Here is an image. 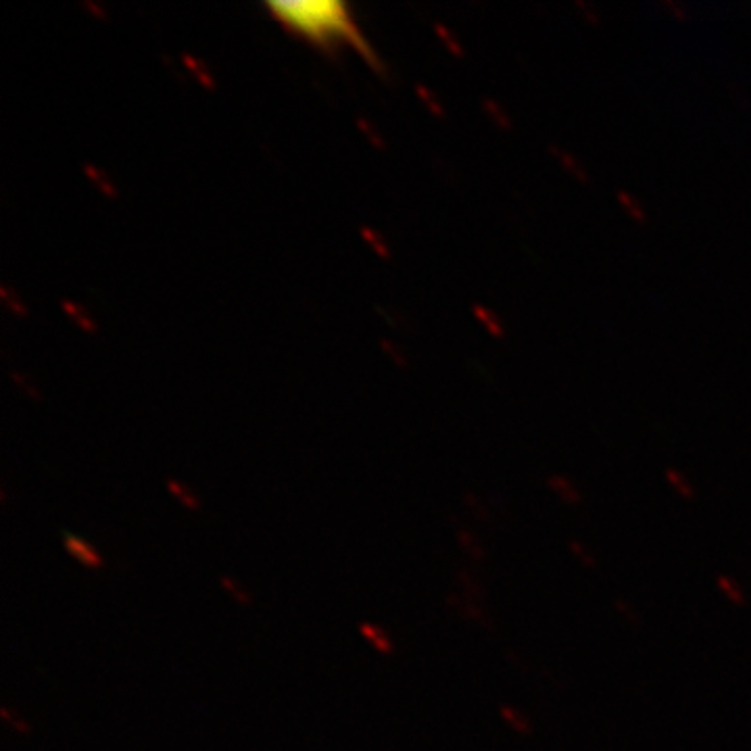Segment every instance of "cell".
Here are the masks:
<instances>
[{
    "mask_svg": "<svg viewBox=\"0 0 751 751\" xmlns=\"http://www.w3.org/2000/svg\"><path fill=\"white\" fill-rule=\"evenodd\" d=\"M272 15L288 30L319 42L338 44L346 42L363 48L359 30L348 13V7L336 0H301V3H272Z\"/></svg>",
    "mask_w": 751,
    "mask_h": 751,
    "instance_id": "obj_1",
    "label": "cell"
},
{
    "mask_svg": "<svg viewBox=\"0 0 751 751\" xmlns=\"http://www.w3.org/2000/svg\"><path fill=\"white\" fill-rule=\"evenodd\" d=\"M63 545H65L67 553L71 557H76L80 563H84V566H88V568H100L103 566V557L98 555V551L90 542H86L84 538L65 532L63 534Z\"/></svg>",
    "mask_w": 751,
    "mask_h": 751,
    "instance_id": "obj_2",
    "label": "cell"
},
{
    "mask_svg": "<svg viewBox=\"0 0 751 751\" xmlns=\"http://www.w3.org/2000/svg\"><path fill=\"white\" fill-rule=\"evenodd\" d=\"M547 486H549V491H551L561 503H566V505H581L583 499H585L583 493H581V488H578L570 478H566V476L555 474V476L547 478Z\"/></svg>",
    "mask_w": 751,
    "mask_h": 751,
    "instance_id": "obj_3",
    "label": "cell"
},
{
    "mask_svg": "<svg viewBox=\"0 0 751 751\" xmlns=\"http://www.w3.org/2000/svg\"><path fill=\"white\" fill-rule=\"evenodd\" d=\"M549 152L557 159V163L563 167V169H566L570 175H574L578 182H583V184H591V173H589V169L585 167V163H581L570 150H566V148H561V146H557V144H549Z\"/></svg>",
    "mask_w": 751,
    "mask_h": 751,
    "instance_id": "obj_4",
    "label": "cell"
},
{
    "mask_svg": "<svg viewBox=\"0 0 751 751\" xmlns=\"http://www.w3.org/2000/svg\"><path fill=\"white\" fill-rule=\"evenodd\" d=\"M359 633H361V637H363L365 641L371 643V647H373L376 651H380V653H385V655H391V653L395 651V645H393L391 637H389L380 626H376V624H371V622H361V624H359Z\"/></svg>",
    "mask_w": 751,
    "mask_h": 751,
    "instance_id": "obj_5",
    "label": "cell"
},
{
    "mask_svg": "<svg viewBox=\"0 0 751 751\" xmlns=\"http://www.w3.org/2000/svg\"><path fill=\"white\" fill-rule=\"evenodd\" d=\"M716 589L720 591V595L734 608H743L747 603V593L743 589V585L739 581H734L732 576L720 574L716 578Z\"/></svg>",
    "mask_w": 751,
    "mask_h": 751,
    "instance_id": "obj_6",
    "label": "cell"
},
{
    "mask_svg": "<svg viewBox=\"0 0 751 751\" xmlns=\"http://www.w3.org/2000/svg\"><path fill=\"white\" fill-rule=\"evenodd\" d=\"M499 714H501L503 722H505L513 732L524 734V736H528V734L532 732V722H530V718H528L522 709H518V707H513V705H501V707H499Z\"/></svg>",
    "mask_w": 751,
    "mask_h": 751,
    "instance_id": "obj_7",
    "label": "cell"
},
{
    "mask_svg": "<svg viewBox=\"0 0 751 751\" xmlns=\"http://www.w3.org/2000/svg\"><path fill=\"white\" fill-rule=\"evenodd\" d=\"M474 315L478 317V321H480L495 338H503V336H505V326H503L501 317H499L495 311H491V309L484 307V305H476V307H474Z\"/></svg>",
    "mask_w": 751,
    "mask_h": 751,
    "instance_id": "obj_8",
    "label": "cell"
},
{
    "mask_svg": "<svg viewBox=\"0 0 751 751\" xmlns=\"http://www.w3.org/2000/svg\"><path fill=\"white\" fill-rule=\"evenodd\" d=\"M666 480H668V484L672 486V491L678 493L682 499H687V501L695 499V486H693V482H691L682 472H678V470H674V468H668V470H666Z\"/></svg>",
    "mask_w": 751,
    "mask_h": 751,
    "instance_id": "obj_9",
    "label": "cell"
},
{
    "mask_svg": "<svg viewBox=\"0 0 751 751\" xmlns=\"http://www.w3.org/2000/svg\"><path fill=\"white\" fill-rule=\"evenodd\" d=\"M616 197H618V203L622 205V209L628 213V218H633V220H635L637 224H641V226H645V224L649 222L647 211L643 209V205H641L633 195H628L626 191H618Z\"/></svg>",
    "mask_w": 751,
    "mask_h": 751,
    "instance_id": "obj_10",
    "label": "cell"
},
{
    "mask_svg": "<svg viewBox=\"0 0 751 751\" xmlns=\"http://www.w3.org/2000/svg\"><path fill=\"white\" fill-rule=\"evenodd\" d=\"M482 107H484V111L491 115V119H493L499 127H503V130H511V127H513V119L509 117V113H507L497 100L484 98V100H482Z\"/></svg>",
    "mask_w": 751,
    "mask_h": 751,
    "instance_id": "obj_11",
    "label": "cell"
},
{
    "mask_svg": "<svg viewBox=\"0 0 751 751\" xmlns=\"http://www.w3.org/2000/svg\"><path fill=\"white\" fill-rule=\"evenodd\" d=\"M222 589L226 591V593H230L238 603H242V606H251L253 603V597L240 587V583H236L234 578H230V576H222Z\"/></svg>",
    "mask_w": 751,
    "mask_h": 751,
    "instance_id": "obj_12",
    "label": "cell"
},
{
    "mask_svg": "<svg viewBox=\"0 0 751 751\" xmlns=\"http://www.w3.org/2000/svg\"><path fill=\"white\" fill-rule=\"evenodd\" d=\"M169 491H171L188 509H199V507H201L199 499H197L195 495H191V491H188L186 486H182V484H177V482H169Z\"/></svg>",
    "mask_w": 751,
    "mask_h": 751,
    "instance_id": "obj_13",
    "label": "cell"
},
{
    "mask_svg": "<svg viewBox=\"0 0 751 751\" xmlns=\"http://www.w3.org/2000/svg\"><path fill=\"white\" fill-rule=\"evenodd\" d=\"M570 549H572L574 557H578V559L583 561L585 568H595V566H597V557L591 553V549H589L587 545H583V542H578V540H572V542H570Z\"/></svg>",
    "mask_w": 751,
    "mask_h": 751,
    "instance_id": "obj_14",
    "label": "cell"
},
{
    "mask_svg": "<svg viewBox=\"0 0 751 751\" xmlns=\"http://www.w3.org/2000/svg\"><path fill=\"white\" fill-rule=\"evenodd\" d=\"M0 714H3V720H5L15 732H19V734H28V732H30V724H28L21 716L11 714L9 707H3V712H0Z\"/></svg>",
    "mask_w": 751,
    "mask_h": 751,
    "instance_id": "obj_15",
    "label": "cell"
},
{
    "mask_svg": "<svg viewBox=\"0 0 751 751\" xmlns=\"http://www.w3.org/2000/svg\"><path fill=\"white\" fill-rule=\"evenodd\" d=\"M576 9L583 13V17H585L591 26H601V13H599L593 5L585 3V0H576Z\"/></svg>",
    "mask_w": 751,
    "mask_h": 751,
    "instance_id": "obj_16",
    "label": "cell"
},
{
    "mask_svg": "<svg viewBox=\"0 0 751 751\" xmlns=\"http://www.w3.org/2000/svg\"><path fill=\"white\" fill-rule=\"evenodd\" d=\"M459 540H461V545L466 547V551H470V555H472L474 559H484L482 549H478V547L474 545V540H472V536H470L468 532H459Z\"/></svg>",
    "mask_w": 751,
    "mask_h": 751,
    "instance_id": "obj_17",
    "label": "cell"
},
{
    "mask_svg": "<svg viewBox=\"0 0 751 751\" xmlns=\"http://www.w3.org/2000/svg\"><path fill=\"white\" fill-rule=\"evenodd\" d=\"M662 7H664L666 11H670L676 19H687V17H689L687 7H682V5H678V3H672V0H666V3H662Z\"/></svg>",
    "mask_w": 751,
    "mask_h": 751,
    "instance_id": "obj_18",
    "label": "cell"
},
{
    "mask_svg": "<svg viewBox=\"0 0 751 751\" xmlns=\"http://www.w3.org/2000/svg\"><path fill=\"white\" fill-rule=\"evenodd\" d=\"M616 610H618V612H622L624 616H628V620H630V622H635V620L639 622V618H641V616L637 614V610H635L633 606H630V608H626V603H624L622 599H620V601L616 599Z\"/></svg>",
    "mask_w": 751,
    "mask_h": 751,
    "instance_id": "obj_19",
    "label": "cell"
}]
</instances>
